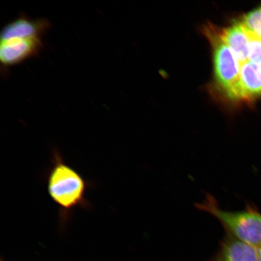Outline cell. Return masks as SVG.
Wrapping results in <instances>:
<instances>
[{
    "mask_svg": "<svg viewBox=\"0 0 261 261\" xmlns=\"http://www.w3.org/2000/svg\"><path fill=\"white\" fill-rule=\"evenodd\" d=\"M227 96L236 100H249L261 96L259 65L250 61L241 65L239 79Z\"/></svg>",
    "mask_w": 261,
    "mask_h": 261,
    "instance_id": "5b68a950",
    "label": "cell"
},
{
    "mask_svg": "<svg viewBox=\"0 0 261 261\" xmlns=\"http://www.w3.org/2000/svg\"><path fill=\"white\" fill-rule=\"evenodd\" d=\"M221 34L224 41L233 51L241 65L249 61L251 35L241 22L224 29Z\"/></svg>",
    "mask_w": 261,
    "mask_h": 261,
    "instance_id": "ba28073f",
    "label": "cell"
},
{
    "mask_svg": "<svg viewBox=\"0 0 261 261\" xmlns=\"http://www.w3.org/2000/svg\"><path fill=\"white\" fill-rule=\"evenodd\" d=\"M42 47L41 38L1 41L0 60L5 66H12L35 57L40 53Z\"/></svg>",
    "mask_w": 261,
    "mask_h": 261,
    "instance_id": "277c9868",
    "label": "cell"
},
{
    "mask_svg": "<svg viewBox=\"0 0 261 261\" xmlns=\"http://www.w3.org/2000/svg\"><path fill=\"white\" fill-rule=\"evenodd\" d=\"M257 256H258L259 261H261V244L257 248Z\"/></svg>",
    "mask_w": 261,
    "mask_h": 261,
    "instance_id": "8fae6325",
    "label": "cell"
},
{
    "mask_svg": "<svg viewBox=\"0 0 261 261\" xmlns=\"http://www.w3.org/2000/svg\"><path fill=\"white\" fill-rule=\"evenodd\" d=\"M210 261H259L257 249L227 233L219 252Z\"/></svg>",
    "mask_w": 261,
    "mask_h": 261,
    "instance_id": "52a82bcc",
    "label": "cell"
},
{
    "mask_svg": "<svg viewBox=\"0 0 261 261\" xmlns=\"http://www.w3.org/2000/svg\"><path fill=\"white\" fill-rule=\"evenodd\" d=\"M259 67H260V71H261V65H259Z\"/></svg>",
    "mask_w": 261,
    "mask_h": 261,
    "instance_id": "7c38bea8",
    "label": "cell"
},
{
    "mask_svg": "<svg viewBox=\"0 0 261 261\" xmlns=\"http://www.w3.org/2000/svg\"><path fill=\"white\" fill-rule=\"evenodd\" d=\"M195 207L216 218L231 237L256 249L261 244V214L256 208L247 207L242 211H224L210 194H206L205 200L196 204Z\"/></svg>",
    "mask_w": 261,
    "mask_h": 261,
    "instance_id": "7a4b0ae2",
    "label": "cell"
},
{
    "mask_svg": "<svg viewBox=\"0 0 261 261\" xmlns=\"http://www.w3.org/2000/svg\"><path fill=\"white\" fill-rule=\"evenodd\" d=\"M207 35L213 46L217 82L228 95L239 79L241 65L233 51L224 41L221 33L208 29Z\"/></svg>",
    "mask_w": 261,
    "mask_h": 261,
    "instance_id": "3957f363",
    "label": "cell"
},
{
    "mask_svg": "<svg viewBox=\"0 0 261 261\" xmlns=\"http://www.w3.org/2000/svg\"><path fill=\"white\" fill-rule=\"evenodd\" d=\"M47 186L49 196L58 207L60 227L66 226L76 208L90 207L87 193L91 187V182L68 165L56 149L53 150L51 166L47 174Z\"/></svg>",
    "mask_w": 261,
    "mask_h": 261,
    "instance_id": "6da1fadb",
    "label": "cell"
},
{
    "mask_svg": "<svg viewBox=\"0 0 261 261\" xmlns=\"http://www.w3.org/2000/svg\"><path fill=\"white\" fill-rule=\"evenodd\" d=\"M249 61L257 65H261V40L252 36L249 46Z\"/></svg>",
    "mask_w": 261,
    "mask_h": 261,
    "instance_id": "30bf717a",
    "label": "cell"
},
{
    "mask_svg": "<svg viewBox=\"0 0 261 261\" xmlns=\"http://www.w3.org/2000/svg\"><path fill=\"white\" fill-rule=\"evenodd\" d=\"M50 24L43 19H32L22 15L5 26L1 32L2 41L14 39L41 38Z\"/></svg>",
    "mask_w": 261,
    "mask_h": 261,
    "instance_id": "8992f818",
    "label": "cell"
},
{
    "mask_svg": "<svg viewBox=\"0 0 261 261\" xmlns=\"http://www.w3.org/2000/svg\"><path fill=\"white\" fill-rule=\"evenodd\" d=\"M241 24L252 37L261 40V6L245 15Z\"/></svg>",
    "mask_w": 261,
    "mask_h": 261,
    "instance_id": "9c48e42d",
    "label": "cell"
}]
</instances>
